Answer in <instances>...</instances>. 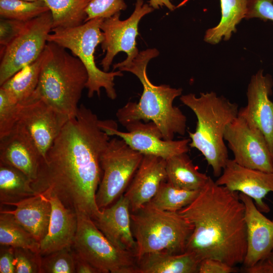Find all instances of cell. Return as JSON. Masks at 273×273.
Returning <instances> with one entry per match:
<instances>
[{"instance_id":"obj_1","label":"cell","mask_w":273,"mask_h":273,"mask_svg":"<svg viewBox=\"0 0 273 273\" xmlns=\"http://www.w3.org/2000/svg\"><path fill=\"white\" fill-rule=\"evenodd\" d=\"M91 109L80 105L54 140L32 187L46 197L56 196L67 208L92 219L101 213L96 201L102 170L100 156L110 139Z\"/></svg>"},{"instance_id":"obj_2","label":"cell","mask_w":273,"mask_h":273,"mask_svg":"<svg viewBox=\"0 0 273 273\" xmlns=\"http://www.w3.org/2000/svg\"><path fill=\"white\" fill-rule=\"evenodd\" d=\"M178 212L193 226L186 252L200 262L213 258L232 266L243 264L247 226L245 205L238 192L217 185L209 177L197 198Z\"/></svg>"},{"instance_id":"obj_3","label":"cell","mask_w":273,"mask_h":273,"mask_svg":"<svg viewBox=\"0 0 273 273\" xmlns=\"http://www.w3.org/2000/svg\"><path fill=\"white\" fill-rule=\"evenodd\" d=\"M159 55L156 49L139 52L129 64L113 65L118 69L134 74L141 82L143 92L138 103L128 102L119 108L116 115L124 126L136 121L153 122L160 130L164 140H172L175 134L183 135L187 128V117L180 109L173 106L174 99L181 95V88L162 84L155 85L149 80L146 72L149 61Z\"/></svg>"},{"instance_id":"obj_4","label":"cell","mask_w":273,"mask_h":273,"mask_svg":"<svg viewBox=\"0 0 273 273\" xmlns=\"http://www.w3.org/2000/svg\"><path fill=\"white\" fill-rule=\"evenodd\" d=\"M180 100L195 114L197 126L194 132L189 131V146L198 150L203 155L213 174L219 177L229 158L224 143L226 126L237 116L238 105L214 92L181 95Z\"/></svg>"},{"instance_id":"obj_5","label":"cell","mask_w":273,"mask_h":273,"mask_svg":"<svg viewBox=\"0 0 273 273\" xmlns=\"http://www.w3.org/2000/svg\"><path fill=\"white\" fill-rule=\"evenodd\" d=\"M87 80L86 69L78 57L57 43L48 41L33 96L73 118L77 114L78 104Z\"/></svg>"},{"instance_id":"obj_6","label":"cell","mask_w":273,"mask_h":273,"mask_svg":"<svg viewBox=\"0 0 273 273\" xmlns=\"http://www.w3.org/2000/svg\"><path fill=\"white\" fill-rule=\"evenodd\" d=\"M137 260L154 252L186 251L193 226L178 212L163 211L148 203L131 212Z\"/></svg>"},{"instance_id":"obj_7","label":"cell","mask_w":273,"mask_h":273,"mask_svg":"<svg viewBox=\"0 0 273 273\" xmlns=\"http://www.w3.org/2000/svg\"><path fill=\"white\" fill-rule=\"evenodd\" d=\"M103 20L96 18L76 27L53 28L47 40L70 50L83 64L88 74L85 88L88 90L89 98L93 97L95 93L100 97L101 88H104L107 97L114 100L117 94L114 80L116 76H122V73L120 70L112 72L101 70L95 61L96 48L104 39L100 29Z\"/></svg>"},{"instance_id":"obj_8","label":"cell","mask_w":273,"mask_h":273,"mask_svg":"<svg viewBox=\"0 0 273 273\" xmlns=\"http://www.w3.org/2000/svg\"><path fill=\"white\" fill-rule=\"evenodd\" d=\"M77 228L72 246L99 273H138L134 253L113 244L87 214L76 211Z\"/></svg>"},{"instance_id":"obj_9","label":"cell","mask_w":273,"mask_h":273,"mask_svg":"<svg viewBox=\"0 0 273 273\" xmlns=\"http://www.w3.org/2000/svg\"><path fill=\"white\" fill-rule=\"evenodd\" d=\"M143 156L122 139H110L100 156L102 176L96 194L100 210L110 206L125 192Z\"/></svg>"},{"instance_id":"obj_10","label":"cell","mask_w":273,"mask_h":273,"mask_svg":"<svg viewBox=\"0 0 273 273\" xmlns=\"http://www.w3.org/2000/svg\"><path fill=\"white\" fill-rule=\"evenodd\" d=\"M53 28L50 11L27 22L22 31L1 53L0 85L42 54Z\"/></svg>"},{"instance_id":"obj_11","label":"cell","mask_w":273,"mask_h":273,"mask_svg":"<svg viewBox=\"0 0 273 273\" xmlns=\"http://www.w3.org/2000/svg\"><path fill=\"white\" fill-rule=\"evenodd\" d=\"M154 9L143 0H136L134 11L125 20L119 18L120 12L113 16L104 19L100 25L104 39L101 48L105 56L101 65L103 71L108 72L114 57L120 52L127 54L126 59L116 65H124L131 63L139 53L136 46V37L138 34V24L141 19Z\"/></svg>"},{"instance_id":"obj_12","label":"cell","mask_w":273,"mask_h":273,"mask_svg":"<svg viewBox=\"0 0 273 273\" xmlns=\"http://www.w3.org/2000/svg\"><path fill=\"white\" fill-rule=\"evenodd\" d=\"M224 139L238 164L265 172L273 171V156L266 140L256 126L238 116L226 127Z\"/></svg>"},{"instance_id":"obj_13","label":"cell","mask_w":273,"mask_h":273,"mask_svg":"<svg viewBox=\"0 0 273 273\" xmlns=\"http://www.w3.org/2000/svg\"><path fill=\"white\" fill-rule=\"evenodd\" d=\"M101 128L109 135H116L124 140L132 149L143 155H153L165 160L174 155L187 153L190 139L165 140L153 122L136 121L126 125V132L118 130L112 120H100Z\"/></svg>"},{"instance_id":"obj_14","label":"cell","mask_w":273,"mask_h":273,"mask_svg":"<svg viewBox=\"0 0 273 273\" xmlns=\"http://www.w3.org/2000/svg\"><path fill=\"white\" fill-rule=\"evenodd\" d=\"M41 99L20 105L17 123L28 133L42 160L54 140L70 119Z\"/></svg>"},{"instance_id":"obj_15","label":"cell","mask_w":273,"mask_h":273,"mask_svg":"<svg viewBox=\"0 0 273 273\" xmlns=\"http://www.w3.org/2000/svg\"><path fill=\"white\" fill-rule=\"evenodd\" d=\"M272 86L271 75L258 70L251 76L247 87V104L239 110L238 115L260 129L273 156V102L269 99Z\"/></svg>"},{"instance_id":"obj_16","label":"cell","mask_w":273,"mask_h":273,"mask_svg":"<svg viewBox=\"0 0 273 273\" xmlns=\"http://www.w3.org/2000/svg\"><path fill=\"white\" fill-rule=\"evenodd\" d=\"M215 183L232 191L250 197L262 212L270 211L263 199L269 193H273V171L265 172L244 167L229 159Z\"/></svg>"},{"instance_id":"obj_17","label":"cell","mask_w":273,"mask_h":273,"mask_svg":"<svg viewBox=\"0 0 273 273\" xmlns=\"http://www.w3.org/2000/svg\"><path fill=\"white\" fill-rule=\"evenodd\" d=\"M245 205L247 226V250L244 268L250 267L266 257L273 250V219L266 217L253 199L240 193Z\"/></svg>"},{"instance_id":"obj_18","label":"cell","mask_w":273,"mask_h":273,"mask_svg":"<svg viewBox=\"0 0 273 273\" xmlns=\"http://www.w3.org/2000/svg\"><path fill=\"white\" fill-rule=\"evenodd\" d=\"M42 158L27 131L16 123L0 138V161L24 172L32 183L37 178Z\"/></svg>"},{"instance_id":"obj_19","label":"cell","mask_w":273,"mask_h":273,"mask_svg":"<svg viewBox=\"0 0 273 273\" xmlns=\"http://www.w3.org/2000/svg\"><path fill=\"white\" fill-rule=\"evenodd\" d=\"M166 178V160L155 156L144 155L123 194L129 202L131 212L149 202Z\"/></svg>"},{"instance_id":"obj_20","label":"cell","mask_w":273,"mask_h":273,"mask_svg":"<svg viewBox=\"0 0 273 273\" xmlns=\"http://www.w3.org/2000/svg\"><path fill=\"white\" fill-rule=\"evenodd\" d=\"M93 221L113 244L135 255L136 245L132 231L129 203L123 194L112 205L101 210Z\"/></svg>"},{"instance_id":"obj_21","label":"cell","mask_w":273,"mask_h":273,"mask_svg":"<svg viewBox=\"0 0 273 273\" xmlns=\"http://www.w3.org/2000/svg\"><path fill=\"white\" fill-rule=\"evenodd\" d=\"M52 213L48 233L40 242V254L47 255L72 246L77 228L75 211L66 207L56 196L48 197Z\"/></svg>"},{"instance_id":"obj_22","label":"cell","mask_w":273,"mask_h":273,"mask_svg":"<svg viewBox=\"0 0 273 273\" xmlns=\"http://www.w3.org/2000/svg\"><path fill=\"white\" fill-rule=\"evenodd\" d=\"M11 205L16 208L4 211L12 214L40 243L47 235L50 224L52 206L48 198L42 194H37Z\"/></svg>"},{"instance_id":"obj_23","label":"cell","mask_w":273,"mask_h":273,"mask_svg":"<svg viewBox=\"0 0 273 273\" xmlns=\"http://www.w3.org/2000/svg\"><path fill=\"white\" fill-rule=\"evenodd\" d=\"M199 263L193 254L186 251L154 252L138 260V273H196Z\"/></svg>"},{"instance_id":"obj_24","label":"cell","mask_w":273,"mask_h":273,"mask_svg":"<svg viewBox=\"0 0 273 273\" xmlns=\"http://www.w3.org/2000/svg\"><path fill=\"white\" fill-rule=\"evenodd\" d=\"M187 153H180L166 160V180L180 189L201 190L210 176L200 172Z\"/></svg>"},{"instance_id":"obj_25","label":"cell","mask_w":273,"mask_h":273,"mask_svg":"<svg viewBox=\"0 0 273 273\" xmlns=\"http://www.w3.org/2000/svg\"><path fill=\"white\" fill-rule=\"evenodd\" d=\"M42 60V54L5 81L1 87L15 102L23 105L33 99L37 87Z\"/></svg>"},{"instance_id":"obj_26","label":"cell","mask_w":273,"mask_h":273,"mask_svg":"<svg viewBox=\"0 0 273 273\" xmlns=\"http://www.w3.org/2000/svg\"><path fill=\"white\" fill-rule=\"evenodd\" d=\"M220 20L216 26L206 30L204 37L205 41L212 44L230 39L247 12V0H220Z\"/></svg>"},{"instance_id":"obj_27","label":"cell","mask_w":273,"mask_h":273,"mask_svg":"<svg viewBox=\"0 0 273 273\" xmlns=\"http://www.w3.org/2000/svg\"><path fill=\"white\" fill-rule=\"evenodd\" d=\"M32 181L24 172L0 161V202L11 205L37 194L32 187Z\"/></svg>"},{"instance_id":"obj_28","label":"cell","mask_w":273,"mask_h":273,"mask_svg":"<svg viewBox=\"0 0 273 273\" xmlns=\"http://www.w3.org/2000/svg\"><path fill=\"white\" fill-rule=\"evenodd\" d=\"M91 1L43 0L52 13L53 28L73 27L84 23L85 9Z\"/></svg>"},{"instance_id":"obj_29","label":"cell","mask_w":273,"mask_h":273,"mask_svg":"<svg viewBox=\"0 0 273 273\" xmlns=\"http://www.w3.org/2000/svg\"><path fill=\"white\" fill-rule=\"evenodd\" d=\"M0 244L30 249L40 253V243L15 219L4 210L0 211Z\"/></svg>"},{"instance_id":"obj_30","label":"cell","mask_w":273,"mask_h":273,"mask_svg":"<svg viewBox=\"0 0 273 273\" xmlns=\"http://www.w3.org/2000/svg\"><path fill=\"white\" fill-rule=\"evenodd\" d=\"M200 191L180 189L165 180L161 183L155 196L148 203L159 210L178 212L191 204L197 198Z\"/></svg>"},{"instance_id":"obj_31","label":"cell","mask_w":273,"mask_h":273,"mask_svg":"<svg viewBox=\"0 0 273 273\" xmlns=\"http://www.w3.org/2000/svg\"><path fill=\"white\" fill-rule=\"evenodd\" d=\"M50 11L43 0H0L1 18L28 22Z\"/></svg>"},{"instance_id":"obj_32","label":"cell","mask_w":273,"mask_h":273,"mask_svg":"<svg viewBox=\"0 0 273 273\" xmlns=\"http://www.w3.org/2000/svg\"><path fill=\"white\" fill-rule=\"evenodd\" d=\"M75 262L72 247L41 256V273H74Z\"/></svg>"},{"instance_id":"obj_33","label":"cell","mask_w":273,"mask_h":273,"mask_svg":"<svg viewBox=\"0 0 273 273\" xmlns=\"http://www.w3.org/2000/svg\"><path fill=\"white\" fill-rule=\"evenodd\" d=\"M20 105L0 87V138L8 134L17 122Z\"/></svg>"},{"instance_id":"obj_34","label":"cell","mask_w":273,"mask_h":273,"mask_svg":"<svg viewBox=\"0 0 273 273\" xmlns=\"http://www.w3.org/2000/svg\"><path fill=\"white\" fill-rule=\"evenodd\" d=\"M126 8L124 0H92L85 9V22L96 18H110Z\"/></svg>"},{"instance_id":"obj_35","label":"cell","mask_w":273,"mask_h":273,"mask_svg":"<svg viewBox=\"0 0 273 273\" xmlns=\"http://www.w3.org/2000/svg\"><path fill=\"white\" fill-rule=\"evenodd\" d=\"M16 273H41V255L22 248H14Z\"/></svg>"},{"instance_id":"obj_36","label":"cell","mask_w":273,"mask_h":273,"mask_svg":"<svg viewBox=\"0 0 273 273\" xmlns=\"http://www.w3.org/2000/svg\"><path fill=\"white\" fill-rule=\"evenodd\" d=\"M27 22L0 19L1 53L22 31Z\"/></svg>"},{"instance_id":"obj_37","label":"cell","mask_w":273,"mask_h":273,"mask_svg":"<svg viewBox=\"0 0 273 273\" xmlns=\"http://www.w3.org/2000/svg\"><path fill=\"white\" fill-rule=\"evenodd\" d=\"M245 19L258 18L273 21V0H247Z\"/></svg>"},{"instance_id":"obj_38","label":"cell","mask_w":273,"mask_h":273,"mask_svg":"<svg viewBox=\"0 0 273 273\" xmlns=\"http://www.w3.org/2000/svg\"><path fill=\"white\" fill-rule=\"evenodd\" d=\"M236 266H232L221 260L206 258L199 263L198 273H233L238 272Z\"/></svg>"},{"instance_id":"obj_39","label":"cell","mask_w":273,"mask_h":273,"mask_svg":"<svg viewBox=\"0 0 273 273\" xmlns=\"http://www.w3.org/2000/svg\"><path fill=\"white\" fill-rule=\"evenodd\" d=\"M14 260V248L1 245L0 273H16Z\"/></svg>"},{"instance_id":"obj_40","label":"cell","mask_w":273,"mask_h":273,"mask_svg":"<svg viewBox=\"0 0 273 273\" xmlns=\"http://www.w3.org/2000/svg\"><path fill=\"white\" fill-rule=\"evenodd\" d=\"M246 273H273V250L264 258L253 266L244 268Z\"/></svg>"},{"instance_id":"obj_41","label":"cell","mask_w":273,"mask_h":273,"mask_svg":"<svg viewBox=\"0 0 273 273\" xmlns=\"http://www.w3.org/2000/svg\"><path fill=\"white\" fill-rule=\"evenodd\" d=\"M72 249L75 262V273H99L95 267L82 258L73 248Z\"/></svg>"},{"instance_id":"obj_42","label":"cell","mask_w":273,"mask_h":273,"mask_svg":"<svg viewBox=\"0 0 273 273\" xmlns=\"http://www.w3.org/2000/svg\"><path fill=\"white\" fill-rule=\"evenodd\" d=\"M149 5L153 9H159L160 7L164 6L170 11H173L175 8L171 3V0H150Z\"/></svg>"},{"instance_id":"obj_43","label":"cell","mask_w":273,"mask_h":273,"mask_svg":"<svg viewBox=\"0 0 273 273\" xmlns=\"http://www.w3.org/2000/svg\"><path fill=\"white\" fill-rule=\"evenodd\" d=\"M22 1H27V2H34L37 0H22Z\"/></svg>"}]
</instances>
